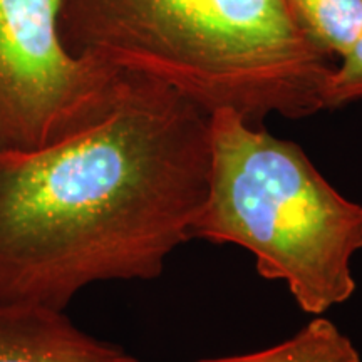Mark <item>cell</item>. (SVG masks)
<instances>
[{"mask_svg":"<svg viewBox=\"0 0 362 362\" xmlns=\"http://www.w3.org/2000/svg\"><path fill=\"white\" fill-rule=\"evenodd\" d=\"M317 49L342 57L362 33V0H287Z\"/></svg>","mask_w":362,"mask_h":362,"instance_id":"obj_7","label":"cell"},{"mask_svg":"<svg viewBox=\"0 0 362 362\" xmlns=\"http://www.w3.org/2000/svg\"><path fill=\"white\" fill-rule=\"evenodd\" d=\"M197 362H362L361 354L341 329L324 315H315L292 337L247 354L211 357Z\"/></svg>","mask_w":362,"mask_h":362,"instance_id":"obj_6","label":"cell"},{"mask_svg":"<svg viewBox=\"0 0 362 362\" xmlns=\"http://www.w3.org/2000/svg\"><path fill=\"white\" fill-rule=\"evenodd\" d=\"M61 0H0V151H35L99 123L128 72L67 51Z\"/></svg>","mask_w":362,"mask_h":362,"instance_id":"obj_4","label":"cell"},{"mask_svg":"<svg viewBox=\"0 0 362 362\" xmlns=\"http://www.w3.org/2000/svg\"><path fill=\"white\" fill-rule=\"evenodd\" d=\"M67 51L158 81L211 115L324 111L332 57L307 37L287 0H61Z\"/></svg>","mask_w":362,"mask_h":362,"instance_id":"obj_2","label":"cell"},{"mask_svg":"<svg viewBox=\"0 0 362 362\" xmlns=\"http://www.w3.org/2000/svg\"><path fill=\"white\" fill-rule=\"evenodd\" d=\"M0 362H141L81 330L64 310L0 305Z\"/></svg>","mask_w":362,"mask_h":362,"instance_id":"obj_5","label":"cell"},{"mask_svg":"<svg viewBox=\"0 0 362 362\" xmlns=\"http://www.w3.org/2000/svg\"><path fill=\"white\" fill-rule=\"evenodd\" d=\"M208 176L210 115L138 74L99 123L0 151V305L66 310L93 284L160 277Z\"/></svg>","mask_w":362,"mask_h":362,"instance_id":"obj_1","label":"cell"},{"mask_svg":"<svg viewBox=\"0 0 362 362\" xmlns=\"http://www.w3.org/2000/svg\"><path fill=\"white\" fill-rule=\"evenodd\" d=\"M362 101V33L341 57V64L330 72L324 93L325 110H336Z\"/></svg>","mask_w":362,"mask_h":362,"instance_id":"obj_8","label":"cell"},{"mask_svg":"<svg viewBox=\"0 0 362 362\" xmlns=\"http://www.w3.org/2000/svg\"><path fill=\"white\" fill-rule=\"evenodd\" d=\"M192 238L237 245L305 314L324 315L356 292L362 205L337 192L298 144L233 110L210 115V176Z\"/></svg>","mask_w":362,"mask_h":362,"instance_id":"obj_3","label":"cell"}]
</instances>
